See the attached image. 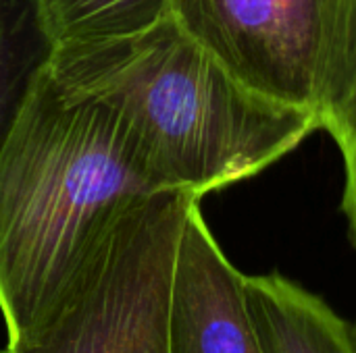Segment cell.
Here are the masks:
<instances>
[{
    "label": "cell",
    "instance_id": "cell-1",
    "mask_svg": "<svg viewBox=\"0 0 356 353\" xmlns=\"http://www.w3.org/2000/svg\"><path fill=\"white\" fill-rule=\"evenodd\" d=\"M52 75L102 100L152 191L202 198L252 177L319 129L240 83L169 15L125 37L58 46Z\"/></svg>",
    "mask_w": 356,
    "mask_h": 353
},
{
    "label": "cell",
    "instance_id": "cell-2",
    "mask_svg": "<svg viewBox=\"0 0 356 353\" xmlns=\"http://www.w3.org/2000/svg\"><path fill=\"white\" fill-rule=\"evenodd\" d=\"M152 193L113 110L52 71L0 152V312L8 343L35 337L98 237Z\"/></svg>",
    "mask_w": 356,
    "mask_h": 353
},
{
    "label": "cell",
    "instance_id": "cell-3",
    "mask_svg": "<svg viewBox=\"0 0 356 353\" xmlns=\"http://www.w3.org/2000/svg\"><path fill=\"white\" fill-rule=\"evenodd\" d=\"M169 17L248 89L356 135V0H169Z\"/></svg>",
    "mask_w": 356,
    "mask_h": 353
},
{
    "label": "cell",
    "instance_id": "cell-4",
    "mask_svg": "<svg viewBox=\"0 0 356 353\" xmlns=\"http://www.w3.org/2000/svg\"><path fill=\"white\" fill-rule=\"evenodd\" d=\"M196 202L165 189L125 204L44 329L4 353H171L175 262Z\"/></svg>",
    "mask_w": 356,
    "mask_h": 353
},
{
    "label": "cell",
    "instance_id": "cell-5",
    "mask_svg": "<svg viewBox=\"0 0 356 353\" xmlns=\"http://www.w3.org/2000/svg\"><path fill=\"white\" fill-rule=\"evenodd\" d=\"M169 345L171 353H265L248 312L244 275L215 241L200 202L190 208L179 239Z\"/></svg>",
    "mask_w": 356,
    "mask_h": 353
},
{
    "label": "cell",
    "instance_id": "cell-6",
    "mask_svg": "<svg viewBox=\"0 0 356 353\" xmlns=\"http://www.w3.org/2000/svg\"><path fill=\"white\" fill-rule=\"evenodd\" d=\"M248 312L265 353H356L348 325L315 293L273 275H244Z\"/></svg>",
    "mask_w": 356,
    "mask_h": 353
},
{
    "label": "cell",
    "instance_id": "cell-7",
    "mask_svg": "<svg viewBox=\"0 0 356 353\" xmlns=\"http://www.w3.org/2000/svg\"><path fill=\"white\" fill-rule=\"evenodd\" d=\"M56 48L42 0H0V152Z\"/></svg>",
    "mask_w": 356,
    "mask_h": 353
},
{
    "label": "cell",
    "instance_id": "cell-8",
    "mask_svg": "<svg viewBox=\"0 0 356 353\" xmlns=\"http://www.w3.org/2000/svg\"><path fill=\"white\" fill-rule=\"evenodd\" d=\"M58 46L140 33L169 15V0H42Z\"/></svg>",
    "mask_w": 356,
    "mask_h": 353
},
{
    "label": "cell",
    "instance_id": "cell-9",
    "mask_svg": "<svg viewBox=\"0 0 356 353\" xmlns=\"http://www.w3.org/2000/svg\"><path fill=\"white\" fill-rule=\"evenodd\" d=\"M344 154L346 160V191H344V214L348 218V227H350V237L356 248V135L353 144L348 146Z\"/></svg>",
    "mask_w": 356,
    "mask_h": 353
},
{
    "label": "cell",
    "instance_id": "cell-10",
    "mask_svg": "<svg viewBox=\"0 0 356 353\" xmlns=\"http://www.w3.org/2000/svg\"><path fill=\"white\" fill-rule=\"evenodd\" d=\"M355 337H356V331H355Z\"/></svg>",
    "mask_w": 356,
    "mask_h": 353
}]
</instances>
